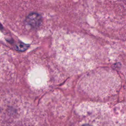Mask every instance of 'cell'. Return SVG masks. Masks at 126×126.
<instances>
[{
  "label": "cell",
  "instance_id": "3",
  "mask_svg": "<svg viewBox=\"0 0 126 126\" xmlns=\"http://www.w3.org/2000/svg\"><path fill=\"white\" fill-rule=\"evenodd\" d=\"M82 126H91V125H90L89 124H85V125H82Z\"/></svg>",
  "mask_w": 126,
  "mask_h": 126
},
{
  "label": "cell",
  "instance_id": "1",
  "mask_svg": "<svg viewBox=\"0 0 126 126\" xmlns=\"http://www.w3.org/2000/svg\"><path fill=\"white\" fill-rule=\"evenodd\" d=\"M26 22L32 28H36L39 27L42 22L41 16L37 13H30L26 18Z\"/></svg>",
  "mask_w": 126,
  "mask_h": 126
},
{
  "label": "cell",
  "instance_id": "2",
  "mask_svg": "<svg viewBox=\"0 0 126 126\" xmlns=\"http://www.w3.org/2000/svg\"><path fill=\"white\" fill-rule=\"evenodd\" d=\"M29 46V45L25 44L23 42H20L17 43L15 45V49L18 51L23 52L26 50Z\"/></svg>",
  "mask_w": 126,
  "mask_h": 126
}]
</instances>
